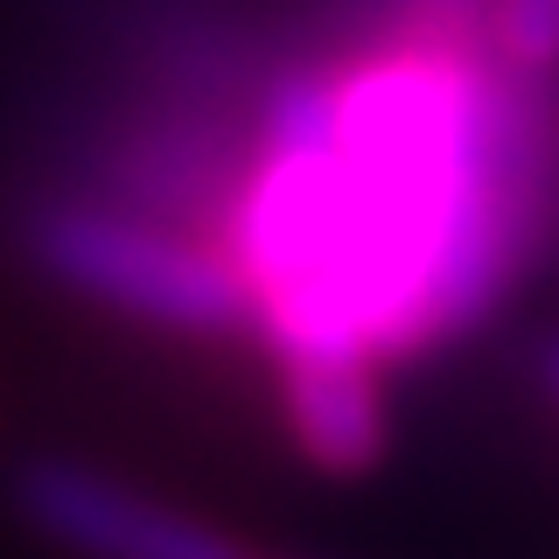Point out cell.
Masks as SVG:
<instances>
[{"label":"cell","instance_id":"obj_4","mask_svg":"<svg viewBox=\"0 0 559 559\" xmlns=\"http://www.w3.org/2000/svg\"><path fill=\"white\" fill-rule=\"evenodd\" d=\"M489 57L518 78H559V0H489Z\"/></svg>","mask_w":559,"mask_h":559},{"label":"cell","instance_id":"obj_3","mask_svg":"<svg viewBox=\"0 0 559 559\" xmlns=\"http://www.w3.org/2000/svg\"><path fill=\"white\" fill-rule=\"evenodd\" d=\"M280 406L287 433L322 476H364L392 448V419L378 392V357L357 349H314V357H280Z\"/></svg>","mask_w":559,"mask_h":559},{"label":"cell","instance_id":"obj_2","mask_svg":"<svg viewBox=\"0 0 559 559\" xmlns=\"http://www.w3.org/2000/svg\"><path fill=\"white\" fill-rule=\"evenodd\" d=\"M8 503L35 538L78 559H252L231 532L70 454H28L8 476Z\"/></svg>","mask_w":559,"mask_h":559},{"label":"cell","instance_id":"obj_1","mask_svg":"<svg viewBox=\"0 0 559 559\" xmlns=\"http://www.w3.org/2000/svg\"><path fill=\"white\" fill-rule=\"evenodd\" d=\"M35 259L57 287L133 322L182 329V336H224L252 322V280L231 252L162 224H140L127 210L63 203L35 224Z\"/></svg>","mask_w":559,"mask_h":559},{"label":"cell","instance_id":"obj_5","mask_svg":"<svg viewBox=\"0 0 559 559\" xmlns=\"http://www.w3.org/2000/svg\"><path fill=\"white\" fill-rule=\"evenodd\" d=\"M546 384H552V399H559V343L546 349Z\"/></svg>","mask_w":559,"mask_h":559}]
</instances>
